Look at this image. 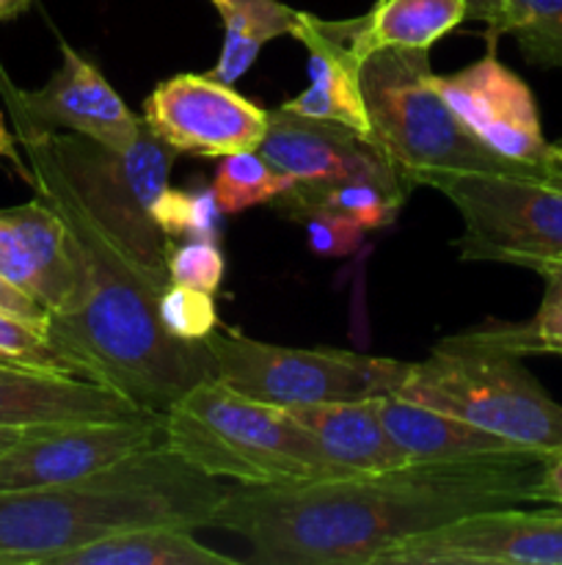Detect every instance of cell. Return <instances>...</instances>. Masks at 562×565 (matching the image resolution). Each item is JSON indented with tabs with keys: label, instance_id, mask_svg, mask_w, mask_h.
<instances>
[{
	"label": "cell",
	"instance_id": "cell-1",
	"mask_svg": "<svg viewBox=\"0 0 562 565\" xmlns=\"http://www.w3.org/2000/svg\"><path fill=\"white\" fill-rule=\"evenodd\" d=\"M549 456L512 450L301 486H237L209 527L240 535L253 565H375L386 550L474 513L538 505Z\"/></svg>",
	"mask_w": 562,
	"mask_h": 565
},
{
	"label": "cell",
	"instance_id": "cell-2",
	"mask_svg": "<svg viewBox=\"0 0 562 565\" xmlns=\"http://www.w3.org/2000/svg\"><path fill=\"white\" fill-rule=\"evenodd\" d=\"M28 180L64 221L75 254V290L47 315V334L77 373L154 414H165L191 386L213 379L207 345L176 340L160 323L158 303L171 281L143 268L47 160L28 154Z\"/></svg>",
	"mask_w": 562,
	"mask_h": 565
},
{
	"label": "cell",
	"instance_id": "cell-3",
	"mask_svg": "<svg viewBox=\"0 0 562 565\" xmlns=\"http://www.w3.org/2000/svg\"><path fill=\"white\" fill-rule=\"evenodd\" d=\"M229 486L169 447L64 486L0 491V565H53L102 535L149 524L209 527Z\"/></svg>",
	"mask_w": 562,
	"mask_h": 565
},
{
	"label": "cell",
	"instance_id": "cell-4",
	"mask_svg": "<svg viewBox=\"0 0 562 565\" xmlns=\"http://www.w3.org/2000/svg\"><path fill=\"white\" fill-rule=\"evenodd\" d=\"M165 447L198 472L237 486H301L347 478L287 408L220 379L198 381L163 414Z\"/></svg>",
	"mask_w": 562,
	"mask_h": 565
},
{
	"label": "cell",
	"instance_id": "cell-5",
	"mask_svg": "<svg viewBox=\"0 0 562 565\" xmlns=\"http://www.w3.org/2000/svg\"><path fill=\"white\" fill-rule=\"evenodd\" d=\"M397 395L466 419L521 450H562V406L523 367L521 353L468 329L408 364Z\"/></svg>",
	"mask_w": 562,
	"mask_h": 565
},
{
	"label": "cell",
	"instance_id": "cell-6",
	"mask_svg": "<svg viewBox=\"0 0 562 565\" xmlns=\"http://www.w3.org/2000/svg\"><path fill=\"white\" fill-rule=\"evenodd\" d=\"M17 138L25 154H36L58 171L83 207L108 226L143 268L169 279V248L174 241L160 230L152 207L169 188L174 149L147 125L127 149H108L75 132H25Z\"/></svg>",
	"mask_w": 562,
	"mask_h": 565
},
{
	"label": "cell",
	"instance_id": "cell-7",
	"mask_svg": "<svg viewBox=\"0 0 562 565\" xmlns=\"http://www.w3.org/2000/svg\"><path fill=\"white\" fill-rule=\"evenodd\" d=\"M372 138L411 177L413 185L435 171H518L521 166L485 149L433 88L428 50L383 47L358 66Z\"/></svg>",
	"mask_w": 562,
	"mask_h": 565
},
{
	"label": "cell",
	"instance_id": "cell-8",
	"mask_svg": "<svg viewBox=\"0 0 562 565\" xmlns=\"http://www.w3.org/2000/svg\"><path fill=\"white\" fill-rule=\"evenodd\" d=\"M204 345L213 356L215 379L253 401L281 408L361 401L397 392L408 370L406 362L395 359L342 348L273 345L240 331L215 329Z\"/></svg>",
	"mask_w": 562,
	"mask_h": 565
},
{
	"label": "cell",
	"instance_id": "cell-9",
	"mask_svg": "<svg viewBox=\"0 0 562 565\" xmlns=\"http://www.w3.org/2000/svg\"><path fill=\"white\" fill-rule=\"evenodd\" d=\"M450 199L463 232L461 259L532 268L562 259V191L518 171H435L422 180Z\"/></svg>",
	"mask_w": 562,
	"mask_h": 565
},
{
	"label": "cell",
	"instance_id": "cell-10",
	"mask_svg": "<svg viewBox=\"0 0 562 565\" xmlns=\"http://www.w3.org/2000/svg\"><path fill=\"white\" fill-rule=\"evenodd\" d=\"M165 445L163 414L25 430L0 452V491L64 486Z\"/></svg>",
	"mask_w": 562,
	"mask_h": 565
},
{
	"label": "cell",
	"instance_id": "cell-11",
	"mask_svg": "<svg viewBox=\"0 0 562 565\" xmlns=\"http://www.w3.org/2000/svg\"><path fill=\"white\" fill-rule=\"evenodd\" d=\"M143 125L176 154L226 158L259 149L268 110L213 75H171L143 99Z\"/></svg>",
	"mask_w": 562,
	"mask_h": 565
},
{
	"label": "cell",
	"instance_id": "cell-12",
	"mask_svg": "<svg viewBox=\"0 0 562 565\" xmlns=\"http://www.w3.org/2000/svg\"><path fill=\"white\" fill-rule=\"evenodd\" d=\"M375 565H562V505L474 513L386 550Z\"/></svg>",
	"mask_w": 562,
	"mask_h": 565
},
{
	"label": "cell",
	"instance_id": "cell-13",
	"mask_svg": "<svg viewBox=\"0 0 562 565\" xmlns=\"http://www.w3.org/2000/svg\"><path fill=\"white\" fill-rule=\"evenodd\" d=\"M433 88L485 149L534 177L549 152L538 99L494 50L455 75H433Z\"/></svg>",
	"mask_w": 562,
	"mask_h": 565
},
{
	"label": "cell",
	"instance_id": "cell-14",
	"mask_svg": "<svg viewBox=\"0 0 562 565\" xmlns=\"http://www.w3.org/2000/svg\"><path fill=\"white\" fill-rule=\"evenodd\" d=\"M259 154L295 182H372L400 199L413 188L378 141L336 121L292 114L284 105L268 110Z\"/></svg>",
	"mask_w": 562,
	"mask_h": 565
},
{
	"label": "cell",
	"instance_id": "cell-15",
	"mask_svg": "<svg viewBox=\"0 0 562 565\" xmlns=\"http://www.w3.org/2000/svg\"><path fill=\"white\" fill-rule=\"evenodd\" d=\"M61 66L36 92H9L17 136L25 132H75L108 149H127L143 130L141 116L127 108L102 72L69 44H61Z\"/></svg>",
	"mask_w": 562,
	"mask_h": 565
},
{
	"label": "cell",
	"instance_id": "cell-16",
	"mask_svg": "<svg viewBox=\"0 0 562 565\" xmlns=\"http://www.w3.org/2000/svg\"><path fill=\"white\" fill-rule=\"evenodd\" d=\"M0 276L55 312L77 281L75 254L64 221L42 196L0 210Z\"/></svg>",
	"mask_w": 562,
	"mask_h": 565
},
{
	"label": "cell",
	"instance_id": "cell-17",
	"mask_svg": "<svg viewBox=\"0 0 562 565\" xmlns=\"http://www.w3.org/2000/svg\"><path fill=\"white\" fill-rule=\"evenodd\" d=\"M125 395L77 375L0 362V428L33 430L138 414Z\"/></svg>",
	"mask_w": 562,
	"mask_h": 565
},
{
	"label": "cell",
	"instance_id": "cell-18",
	"mask_svg": "<svg viewBox=\"0 0 562 565\" xmlns=\"http://www.w3.org/2000/svg\"><path fill=\"white\" fill-rule=\"evenodd\" d=\"M292 36L309 50V86L281 105L292 114L336 121L372 138L361 81H358L361 61L350 50V20L325 22L298 11Z\"/></svg>",
	"mask_w": 562,
	"mask_h": 565
},
{
	"label": "cell",
	"instance_id": "cell-19",
	"mask_svg": "<svg viewBox=\"0 0 562 565\" xmlns=\"http://www.w3.org/2000/svg\"><path fill=\"white\" fill-rule=\"evenodd\" d=\"M342 475H369L406 467L411 458L386 430L378 395L361 401L312 403L287 408Z\"/></svg>",
	"mask_w": 562,
	"mask_h": 565
},
{
	"label": "cell",
	"instance_id": "cell-20",
	"mask_svg": "<svg viewBox=\"0 0 562 565\" xmlns=\"http://www.w3.org/2000/svg\"><path fill=\"white\" fill-rule=\"evenodd\" d=\"M378 408L386 430L411 461H455V458L521 450L455 414L424 406L397 392L378 395Z\"/></svg>",
	"mask_w": 562,
	"mask_h": 565
},
{
	"label": "cell",
	"instance_id": "cell-21",
	"mask_svg": "<svg viewBox=\"0 0 562 565\" xmlns=\"http://www.w3.org/2000/svg\"><path fill=\"white\" fill-rule=\"evenodd\" d=\"M468 20L466 0H378L350 20V50L358 61L383 47L430 50Z\"/></svg>",
	"mask_w": 562,
	"mask_h": 565
},
{
	"label": "cell",
	"instance_id": "cell-22",
	"mask_svg": "<svg viewBox=\"0 0 562 565\" xmlns=\"http://www.w3.org/2000/svg\"><path fill=\"white\" fill-rule=\"evenodd\" d=\"M53 565H237V561L204 546L191 527L149 524L102 535L55 557Z\"/></svg>",
	"mask_w": 562,
	"mask_h": 565
},
{
	"label": "cell",
	"instance_id": "cell-23",
	"mask_svg": "<svg viewBox=\"0 0 562 565\" xmlns=\"http://www.w3.org/2000/svg\"><path fill=\"white\" fill-rule=\"evenodd\" d=\"M273 202L275 213L298 224L320 215H336V218L356 221L369 232L389 226L406 199L372 182H295Z\"/></svg>",
	"mask_w": 562,
	"mask_h": 565
},
{
	"label": "cell",
	"instance_id": "cell-24",
	"mask_svg": "<svg viewBox=\"0 0 562 565\" xmlns=\"http://www.w3.org/2000/svg\"><path fill=\"white\" fill-rule=\"evenodd\" d=\"M213 6L224 20V50L207 75L224 83L240 81L259 50L275 36H292L298 22V11L279 0H213Z\"/></svg>",
	"mask_w": 562,
	"mask_h": 565
},
{
	"label": "cell",
	"instance_id": "cell-25",
	"mask_svg": "<svg viewBox=\"0 0 562 565\" xmlns=\"http://www.w3.org/2000/svg\"><path fill=\"white\" fill-rule=\"evenodd\" d=\"M295 185L290 174L273 169L259 149L220 158L213 177V196L220 215H240L257 204H270Z\"/></svg>",
	"mask_w": 562,
	"mask_h": 565
},
{
	"label": "cell",
	"instance_id": "cell-26",
	"mask_svg": "<svg viewBox=\"0 0 562 565\" xmlns=\"http://www.w3.org/2000/svg\"><path fill=\"white\" fill-rule=\"evenodd\" d=\"M507 36L529 64L562 70V0H510Z\"/></svg>",
	"mask_w": 562,
	"mask_h": 565
},
{
	"label": "cell",
	"instance_id": "cell-27",
	"mask_svg": "<svg viewBox=\"0 0 562 565\" xmlns=\"http://www.w3.org/2000/svg\"><path fill=\"white\" fill-rule=\"evenodd\" d=\"M0 362L83 379L72 359L47 334V323H36L6 309H0Z\"/></svg>",
	"mask_w": 562,
	"mask_h": 565
},
{
	"label": "cell",
	"instance_id": "cell-28",
	"mask_svg": "<svg viewBox=\"0 0 562 565\" xmlns=\"http://www.w3.org/2000/svg\"><path fill=\"white\" fill-rule=\"evenodd\" d=\"M154 221L169 241H215L220 232V210L209 191H176L165 188L152 207Z\"/></svg>",
	"mask_w": 562,
	"mask_h": 565
},
{
	"label": "cell",
	"instance_id": "cell-29",
	"mask_svg": "<svg viewBox=\"0 0 562 565\" xmlns=\"http://www.w3.org/2000/svg\"><path fill=\"white\" fill-rule=\"evenodd\" d=\"M158 312L163 329L182 342H204L215 329H220L215 296L185 285L165 287Z\"/></svg>",
	"mask_w": 562,
	"mask_h": 565
},
{
	"label": "cell",
	"instance_id": "cell-30",
	"mask_svg": "<svg viewBox=\"0 0 562 565\" xmlns=\"http://www.w3.org/2000/svg\"><path fill=\"white\" fill-rule=\"evenodd\" d=\"M226 259L215 241L171 243L169 248V279L171 285H185L193 290L218 296L224 281Z\"/></svg>",
	"mask_w": 562,
	"mask_h": 565
},
{
	"label": "cell",
	"instance_id": "cell-31",
	"mask_svg": "<svg viewBox=\"0 0 562 565\" xmlns=\"http://www.w3.org/2000/svg\"><path fill=\"white\" fill-rule=\"evenodd\" d=\"M309 230V246L320 257H347L358 248L367 230L356 221L336 218V215H320V218L303 221Z\"/></svg>",
	"mask_w": 562,
	"mask_h": 565
},
{
	"label": "cell",
	"instance_id": "cell-32",
	"mask_svg": "<svg viewBox=\"0 0 562 565\" xmlns=\"http://www.w3.org/2000/svg\"><path fill=\"white\" fill-rule=\"evenodd\" d=\"M466 9L468 20L485 22L490 44L496 42V36H507V28H510V0H466Z\"/></svg>",
	"mask_w": 562,
	"mask_h": 565
},
{
	"label": "cell",
	"instance_id": "cell-33",
	"mask_svg": "<svg viewBox=\"0 0 562 565\" xmlns=\"http://www.w3.org/2000/svg\"><path fill=\"white\" fill-rule=\"evenodd\" d=\"M0 309L22 315V318H28V320H36V323H47V309H44L36 298H31L28 292H22L20 287H14L11 281H6L3 276H0Z\"/></svg>",
	"mask_w": 562,
	"mask_h": 565
},
{
	"label": "cell",
	"instance_id": "cell-34",
	"mask_svg": "<svg viewBox=\"0 0 562 565\" xmlns=\"http://www.w3.org/2000/svg\"><path fill=\"white\" fill-rule=\"evenodd\" d=\"M538 500L549 505H562V450H554L545 461L543 478L538 486Z\"/></svg>",
	"mask_w": 562,
	"mask_h": 565
},
{
	"label": "cell",
	"instance_id": "cell-35",
	"mask_svg": "<svg viewBox=\"0 0 562 565\" xmlns=\"http://www.w3.org/2000/svg\"><path fill=\"white\" fill-rule=\"evenodd\" d=\"M534 177H538V180H543L545 185H554L562 191V147L549 143V152H545L543 163L538 166Z\"/></svg>",
	"mask_w": 562,
	"mask_h": 565
},
{
	"label": "cell",
	"instance_id": "cell-36",
	"mask_svg": "<svg viewBox=\"0 0 562 565\" xmlns=\"http://www.w3.org/2000/svg\"><path fill=\"white\" fill-rule=\"evenodd\" d=\"M0 158H9L20 166V152H17V136L6 125H0Z\"/></svg>",
	"mask_w": 562,
	"mask_h": 565
},
{
	"label": "cell",
	"instance_id": "cell-37",
	"mask_svg": "<svg viewBox=\"0 0 562 565\" xmlns=\"http://www.w3.org/2000/svg\"><path fill=\"white\" fill-rule=\"evenodd\" d=\"M31 3L33 0H0V22L20 17L22 11H28V6Z\"/></svg>",
	"mask_w": 562,
	"mask_h": 565
},
{
	"label": "cell",
	"instance_id": "cell-38",
	"mask_svg": "<svg viewBox=\"0 0 562 565\" xmlns=\"http://www.w3.org/2000/svg\"><path fill=\"white\" fill-rule=\"evenodd\" d=\"M22 434H25V430H17V428H0V452H3L6 447H9V445H14V441L20 439Z\"/></svg>",
	"mask_w": 562,
	"mask_h": 565
},
{
	"label": "cell",
	"instance_id": "cell-39",
	"mask_svg": "<svg viewBox=\"0 0 562 565\" xmlns=\"http://www.w3.org/2000/svg\"><path fill=\"white\" fill-rule=\"evenodd\" d=\"M556 143V147H562V138H560V141H554Z\"/></svg>",
	"mask_w": 562,
	"mask_h": 565
}]
</instances>
